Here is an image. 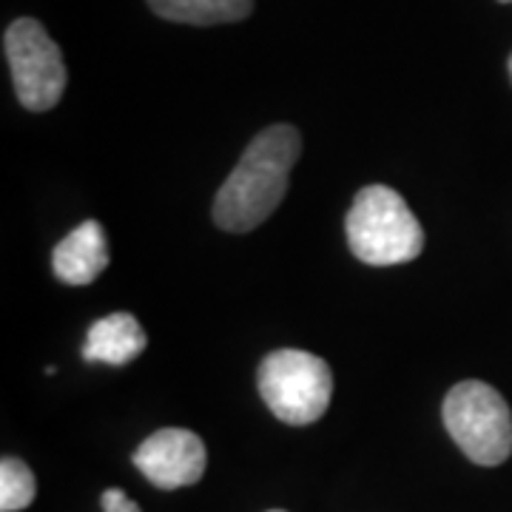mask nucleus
<instances>
[{
	"label": "nucleus",
	"mask_w": 512,
	"mask_h": 512,
	"mask_svg": "<svg viewBox=\"0 0 512 512\" xmlns=\"http://www.w3.org/2000/svg\"><path fill=\"white\" fill-rule=\"evenodd\" d=\"M507 66H510V80H512V55H510V63H507Z\"/></svg>",
	"instance_id": "f8f14e48"
},
{
	"label": "nucleus",
	"mask_w": 512,
	"mask_h": 512,
	"mask_svg": "<svg viewBox=\"0 0 512 512\" xmlns=\"http://www.w3.org/2000/svg\"><path fill=\"white\" fill-rule=\"evenodd\" d=\"M148 345V336L143 325L131 316V313H111L97 319L89 336H86V345H83V359L86 362H103V365H128L134 362Z\"/></svg>",
	"instance_id": "6e6552de"
},
{
	"label": "nucleus",
	"mask_w": 512,
	"mask_h": 512,
	"mask_svg": "<svg viewBox=\"0 0 512 512\" xmlns=\"http://www.w3.org/2000/svg\"><path fill=\"white\" fill-rule=\"evenodd\" d=\"M37 495L35 473L20 461L6 456L0 461V510L20 512L26 510Z\"/></svg>",
	"instance_id": "9d476101"
},
{
	"label": "nucleus",
	"mask_w": 512,
	"mask_h": 512,
	"mask_svg": "<svg viewBox=\"0 0 512 512\" xmlns=\"http://www.w3.org/2000/svg\"><path fill=\"white\" fill-rule=\"evenodd\" d=\"M271 512H285V510H271Z\"/></svg>",
	"instance_id": "4468645a"
},
{
	"label": "nucleus",
	"mask_w": 512,
	"mask_h": 512,
	"mask_svg": "<svg viewBox=\"0 0 512 512\" xmlns=\"http://www.w3.org/2000/svg\"><path fill=\"white\" fill-rule=\"evenodd\" d=\"M501 3H512V0H501Z\"/></svg>",
	"instance_id": "ddd939ff"
},
{
	"label": "nucleus",
	"mask_w": 512,
	"mask_h": 512,
	"mask_svg": "<svg viewBox=\"0 0 512 512\" xmlns=\"http://www.w3.org/2000/svg\"><path fill=\"white\" fill-rule=\"evenodd\" d=\"M109 268V239L97 220L80 222L72 234L57 242L52 254V271L66 285H92Z\"/></svg>",
	"instance_id": "0eeeda50"
},
{
	"label": "nucleus",
	"mask_w": 512,
	"mask_h": 512,
	"mask_svg": "<svg viewBox=\"0 0 512 512\" xmlns=\"http://www.w3.org/2000/svg\"><path fill=\"white\" fill-rule=\"evenodd\" d=\"M348 245L365 265L387 268L413 262L424 251V231L399 191L365 185L350 205Z\"/></svg>",
	"instance_id": "f03ea898"
},
{
	"label": "nucleus",
	"mask_w": 512,
	"mask_h": 512,
	"mask_svg": "<svg viewBox=\"0 0 512 512\" xmlns=\"http://www.w3.org/2000/svg\"><path fill=\"white\" fill-rule=\"evenodd\" d=\"M134 467L160 490H180L197 484L205 473L208 453L197 433L183 427H165L148 436L134 450Z\"/></svg>",
	"instance_id": "423d86ee"
},
{
	"label": "nucleus",
	"mask_w": 512,
	"mask_h": 512,
	"mask_svg": "<svg viewBox=\"0 0 512 512\" xmlns=\"http://www.w3.org/2000/svg\"><path fill=\"white\" fill-rule=\"evenodd\" d=\"M3 49L20 106L29 111L55 109L66 92L69 74L57 43L43 29V23L32 18L15 20L3 35Z\"/></svg>",
	"instance_id": "39448f33"
},
{
	"label": "nucleus",
	"mask_w": 512,
	"mask_h": 512,
	"mask_svg": "<svg viewBox=\"0 0 512 512\" xmlns=\"http://www.w3.org/2000/svg\"><path fill=\"white\" fill-rule=\"evenodd\" d=\"M444 427L458 450L481 467H498L512 453V413L487 382H458L441 407Z\"/></svg>",
	"instance_id": "7ed1b4c3"
},
{
	"label": "nucleus",
	"mask_w": 512,
	"mask_h": 512,
	"mask_svg": "<svg viewBox=\"0 0 512 512\" xmlns=\"http://www.w3.org/2000/svg\"><path fill=\"white\" fill-rule=\"evenodd\" d=\"M100 504H103V512H140V507L123 490H117V487L106 490L103 498H100Z\"/></svg>",
	"instance_id": "9b49d317"
},
{
	"label": "nucleus",
	"mask_w": 512,
	"mask_h": 512,
	"mask_svg": "<svg viewBox=\"0 0 512 512\" xmlns=\"http://www.w3.org/2000/svg\"><path fill=\"white\" fill-rule=\"evenodd\" d=\"M259 393L276 419L305 427L325 416L333 396V373L325 359L308 350L282 348L259 365Z\"/></svg>",
	"instance_id": "20e7f679"
},
{
	"label": "nucleus",
	"mask_w": 512,
	"mask_h": 512,
	"mask_svg": "<svg viewBox=\"0 0 512 512\" xmlns=\"http://www.w3.org/2000/svg\"><path fill=\"white\" fill-rule=\"evenodd\" d=\"M148 6L171 23L217 26L245 20L254 9V0H148Z\"/></svg>",
	"instance_id": "1a4fd4ad"
},
{
	"label": "nucleus",
	"mask_w": 512,
	"mask_h": 512,
	"mask_svg": "<svg viewBox=\"0 0 512 512\" xmlns=\"http://www.w3.org/2000/svg\"><path fill=\"white\" fill-rule=\"evenodd\" d=\"M302 137L288 123L259 131L214 200V222L222 231L245 234L268 220L285 200Z\"/></svg>",
	"instance_id": "f257e3e1"
}]
</instances>
